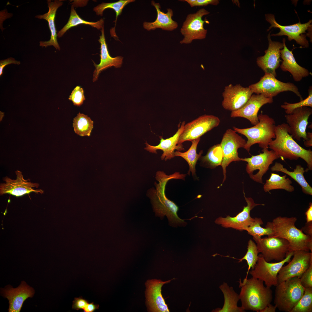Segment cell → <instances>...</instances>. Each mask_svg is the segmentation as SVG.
<instances>
[{"label":"cell","mask_w":312,"mask_h":312,"mask_svg":"<svg viewBox=\"0 0 312 312\" xmlns=\"http://www.w3.org/2000/svg\"><path fill=\"white\" fill-rule=\"evenodd\" d=\"M47 3L49 8L48 12L43 14L37 15L35 17L40 19H44L48 22L51 34L50 39L47 41H40L39 45L43 47L53 46L57 50H60V48L57 41V36L55 21L57 10L62 5L63 3L62 0H48Z\"/></svg>","instance_id":"obj_26"},{"label":"cell","mask_w":312,"mask_h":312,"mask_svg":"<svg viewBox=\"0 0 312 312\" xmlns=\"http://www.w3.org/2000/svg\"><path fill=\"white\" fill-rule=\"evenodd\" d=\"M276 137L269 144L268 148L283 160H297L301 158L307 163V170H312V151L299 145L288 132V125L283 123L276 125Z\"/></svg>","instance_id":"obj_2"},{"label":"cell","mask_w":312,"mask_h":312,"mask_svg":"<svg viewBox=\"0 0 312 312\" xmlns=\"http://www.w3.org/2000/svg\"><path fill=\"white\" fill-rule=\"evenodd\" d=\"M252 94L248 87H244L239 84H229L225 87L222 94V106L231 112L237 110L246 103Z\"/></svg>","instance_id":"obj_18"},{"label":"cell","mask_w":312,"mask_h":312,"mask_svg":"<svg viewBox=\"0 0 312 312\" xmlns=\"http://www.w3.org/2000/svg\"><path fill=\"white\" fill-rule=\"evenodd\" d=\"M293 256L292 259L280 270L277 276L278 283L294 277L300 278L312 263V252L296 250Z\"/></svg>","instance_id":"obj_14"},{"label":"cell","mask_w":312,"mask_h":312,"mask_svg":"<svg viewBox=\"0 0 312 312\" xmlns=\"http://www.w3.org/2000/svg\"><path fill=\"white\" fill-rule=\"evenodd\" d=\"M93 121L87 115L79 113L73 120L75 133L81 136H89L93 128Z\"/></svg>","instance_id":"obj_35"},{"label":"cell","mask_w":312,"mask_h":312,"mask_svg":"<svg viewBox=\"0 0 312 312\" xmlns=\"http://www.w3.org/2000/svg\"><path fill=\"white\" fill-rule=\"evenodd\" d=\"M171 280L163 281L153 279L148 280L145 283L146 303L148 310L150 312H169L167 304L162 296L161 291L163 285Z\"/></svg>","instance_id":"obj_21"},{"label":"cell","mask_w":312,"mask_h":312,"mask_svg":"<svg viewBox=\"0 0 312 312\" xmlns=\"http://www.w3.org/2000/svg\"><path fill=\"white\" fill-rule=\"evenodd\" d=\"M281 107L284 109L287 114H291L293 111L297 108L304 107H312V88L310 87L308 90V95L305 99L295 103H290L285 102L281 105Z\"/></svg>","instance_id":"obj_40"},{"label":"cell","mask_w":312,"mask_h":312,"mask_svg":"<svg viewBox=\"0 0 312 312\" xmlns=\"http://www.w3.org/2000/svg\"><path fill=\"white\" fill-rule=\"evenodd\" d=\"M73 301L72 308L77 311L80 309H83L87 304L88 301L83 299L82 297L79 298H75Z\"/></svg>","instance_id":"obj_44"},{"label":"cell","mask_w":312,"mask_h":312,"mask_svg":"<svg viewBox=\"0 0 312 312\" xmlns=\"http://www.w3.org/2000/svg\"><path fill=\"white\" fill-rule=\"evenodd\" d=\"M248 87L253 93L261 94L267 98H272L280 93L287 91L294 92L303 100L297 87L291 82H284L277 79L270 74L265 73L257 82Z\"/></svg>","instance_id":"obj_7"},{"label":"cell","mask_w":312,"mask_h":312,"mask_svg":"<svg viewBox=\"0 0 312 312\" xmlns=\"http://www.w3.org/2000/svg\"><path fill=\"white\" fill-rule=\"evenodd\" d=\"M185 122L183 121L181 124L180 122L178 125V129L176 133L172 137L166 139H164L162 136H160V142L158 145L153 146L149 144L146 142V147L145 149L149 152L157 153L156 151L160 150L163 151V153L161 156V160L166 161L174 157L175 150L180 151L184 150L183 144H178V140L180 135L183 130Z\"/></svg>","instance_id":"obj_24"},{"label":"cell","mask_w":312,"mask_h":312,"mask_svg":"<svg viewBox=\"0 0 312 312\" xmlns=\"http://www.w3.org/2000/svg\"><path fill=\"white\" fill-rule=\"evenodd\" d=\"M312 114V108L304 107L296 109L291 114L285 115L288 125L289 133L294 139L298 141L301 138L304 141L307 140V128L309 118Z\"/></svg>","instance_id":"obj_17"},{"label":"cell","mask_w":312,"mask_h":312,"mask_svg":"<svg viewBox=\"0 0 312 312\" xmlns=\"http://www.w3.org/2000/svg\"><path fill=\"white\" fill-rule=\"evenodd\" d=\"M1 292L2 296L9 300L8 312H19L24 302L28 298L32 297L35 291L32 287L23 281L16 288L8 285L4 288H1Z\"/></svg>","instance_id":"obj_22"},{"label":"cell","mask_w":312,"mask_h":312,"mask_svg":"<svg viewBox=\"0 0 312 312\" xmlns=\"http://www.w3.org/2000/svg\"><path fill=\"white\" fill-rule=\"evenodd\" d=\"M151 4L156 10L157 18L153 22H144L143 27L144 29L148 31H150L160 28L164 30L172 31L177 28V23L174 21L172 18L173 13L172 9H167V12L165 13L161 10V7L159 3H156L154 1H152Z\"/></svg>","instance_id":"obj_28"},{"label":"cell","mask_w":312,"mask_h":312,"mask_svg":"<svg viewBox=\"0 0 312 312\" xmlns=\"http://www.w3.org/2000/svg\"><path fill=\"white\" fill-rule=\"evenodd\" d=\"M307 222H312V203H310L309 207L305 212Z\"/></svg>","instance_id":"obj_48"},{"label":"cell","mask_w":312,"mask_h":312,"mask_svg":"<svg viewBox=\"0 0 312 312\" xmlns=\"http://www.w3.org/2000/svg\"><path fill=\"white\" fill-rule=\"evenodd\" d=\"M209 13L207 10L202 8L195 13L187 16L180 29V32L184 36L180 41L181 44H189L194 40L205 38L207 31L204 27L205 21L203 20L202 17Z\"/></svg>","instance_id":"obj_9"},{"label":"cell","mask_w":312,"mask_h":312,"mask_svg":"<svg viewBox=\"0 0 312 312\" xmlns=\"http://www.w3.org/2000/svg\"><path fill=\"white\" fill-rule=\"evenodd\" d=\"M272 171L281 172L289 175L301 187L302 192L306 194L312 195V188L305 179L304 174L308 171L300 165L298 164L293 171H289L284 167L281 164L278 162L275 163L271 168Z\"/></svg>","instance_id":"obj_30"},{"label":"cell","mask_w":312,"mask_h":312,"mask_svg":"<svg viewBox=\"0 0 312 312\" xmlns=\"http://www.w3.org/2000/svg\"><path fill=\"white\" fill-rule=\"evenodd\" d=\"M256 242L258 253H261L268 262L273 260L282 261L289 252V242L282 238L268 237L261 238Z\"/></svg>","instance_id":"obj_13"},{"label":"cell","mask_w":312,"mask_h":312,"mask_svg":"<svg viewBox=\"0 0 312 312\" xmlns=\"http://www.w3.org/2000/svg\"><path fill=\"white\" fill-rule=\"evenodd\" d=\"M134 0H120L112 3H102L94 7V11L97 15L102 16L103 12L106 9L111 8L113 9L116 13L115 25L118 16L120 15L124 8L129 3L133 2Z\"/></svg>","instance_id":"obj_37"},{"label":"cell","mask_w":312,"mask_h":312,"mask_svg":"<svg viewBox=\"0 0 312 312\" xmlns=\"http://www.w3.org/2000/svg\"><path fill=\"white\" fill-rule=\"evenodd\" d=\"M276 308V307L275 305H273L270 303L259 312H275Z\"/></svg>","instance_id":"obj_50"},{"label":"cell","mask_w":312,"mask_h":312,"mask_svg":"<svg viewBox=\"0 0 312 312\" xmlns=\"http://www.w3.org/2000/svg\"><path fill=\"white\" fill-rule=\"evenodd\" d=\"M223 157L222 149L219 144L210 147L206 154L201 156L200 159L203 166L212 169L221 165Z\"/></svg>","instance_id":"obj_34"},{"label":"cell","mask_w":312,"mask_h":312,"mask_svg":"<svg viewBox=\"0 0 312 312\" xmlns=\"http://www.w3.org/2000/svg\"><path fill=\"white\" fill-rule=\"evenodd\" d=\"M186 175L176 172L168 175L163 171H158L156 174L155 178L158 183L155 182L156 189H151L149 192V196L155 213L159 216H166L169 222L173 225H182L185 222L177 214L179 209L178 206L166 196V186L168 182L172 179L184 180Z\"/></svg>","instance_id":"obj_1"},{"label":"cell","mask_w":312,"mask_h":312,"mask_svg":"<svg viewBox=\"0 0 312 312\" xmlns=\"http://www.w3.org/2000/svg\"><path fill=\"white\" fill-rule=\"evenodd\" d=\"M258 253L257 245L252 239H250L248 242L247 250L246 253L242 258L238 259V263L241 262L244 260H246L248 266V271L245 279L247 278L250 269L252 270L254 268L258 260Z\"/></svg>","instance_id":"obj_38"},{"label":"cell","mask_w":312,"mask_h":312,"mask_svg":"<svg viewBox=\"0 0 312 312\" xmlns=\"http://www.w3.org/2000/svg\"><path fill=\"white\" fill-rule=\"evenodd\" d=\"M301 229L304 234L312 237V222H306Z\"/></svg>","instance_id":"obj_46"},{"label":"cell","mask_w":312,"mask_h":312,"mask_svg":"<svg viewBox=\"0 0 312 312\" xmlns=\"http://www.w3.org/2000/svg\"><path fill=\"white\" fill-rule=\"evenodd\" d=\"M219 118L213 115H204L185 125L178 140L179 144L199 138L220 124Z\"/></svg>","instance_id":"obj_11"},{"label":"cell","mask_w":312,"mask_h":312,"mask_svg":"<svg viewBox=\"0 0 312 312\" xmlns=\"http://www.w3.org/2000/svg\"><path fill=\"white\" fill-rule=\"evenodd\" d=\"M15 173L16 175V179H12L7 177L4 178L3 180L5 183H1L0 185L1 195L8 194L19 197L32 192L37 194L44 193V191L42 189L33 188L38 187L39 186L38 183L31 182L29 179H25L20 171L16 170Z\"/></svg>","instance_id":"obj_16"},{"label":"cell","mask_w":312,"mask_h":312,"mask_svg":"<svg viewBox=\"0 0 312 312\" xmlns=\"http://www.w3.org/2000/svg\"><path fill=\"white\" fill-rule=\"evenodd\" d=\"M68 99L72 101L74 105L78 106L81 105L85 100L83 88L79 86H76L72 91Z\"/></svg>","instance_id":"obj_41"},{"label":"cell","mask_w":312,"mask_h":312,"mask_svg":"<svg viewBox=\"0 0 312 312\" xmlns=\"http://www.w3.org/2000/svg\"><path fill=\"white\" fill-rule=\"evenodd\" d=\"M276 287L274 304L279 311L285 312H291L305 289L297 277L279 282Z\"/></svg>","instance_id":"obj_6"},{"label":"cell","mask_w":312,"mask_h":312,"mask_svg":"<svg viewBox=\"0 0 312 312\" xmlns=\"http://www.w3.org/2000/svg\"><path fill=\"white\" fill-rule=\"evenodd\" d=\"M101 34L99 36L98 41L101 44L100 61V63L97 64L94 62L95 68L93 73V81L97 80L100 73L108 68L114 66L116 68L120 67L122 63L123 57L118 56L115 57H111L107 49L105 39L104 27L101 30Z\"/></svg>","instance_id":"obj_25"},{"label":"cell","mask_w":312,"mask_h":312,"mask_svg":"<svg viewBox=\"0 0 312 312\" xmlns=\"http://www.w3.org/2000/svg\"><path fill=\"white\" fill-rule=\"evenodd\" d=\"M292 183L291 181L289 178H287L286 175L281 176L278 174L272 173L270 178L266 180L263 188L266 192L278 189L292 192L294 190V187L291 185Z\"/></svg>","instance_id":"obj_32"},{"label":"cell","mask_w":312,"mask_h":312,"mask_svg":"<svg viewBox=\"0 0 312 312\" xmlns=\"http://www.w3.org/2000/svg\"><path fill=\"white\" fill-rule=\"evenodd\" d=\"M236 132L234 130L227 129L220 144L223 154L221 165L224 175L223 183L226 179V167L233 161H241L242 158L238 155L237 150L240 148H244L246 142V141Z\"/></svg>","instance_id":"obj_10"},{"label":"cell","mask_w":312,"mask_h":312,"mask_svg":"<svg viewBox=\"0 0 312 312\" xmlns=\"http://www.w3.org/2000/svg\"><path fill=\"white\" fill-rule=\"evenodd\" d=\"M219 288L223 293L224 302L223 307L213 309V312H244L242 308L237 306V303L240 300L239 295L234 291L233 288L230 287L226 282L220 285Z\"/></svg>","instance_id":"obj_29"},{"label":"cell","mask_w":312,"mask_h":312,"mask_svg":"<svg viewBox=\"0 0 312 312\" xmlns=\"http://www.w3.org/2000/svg\"><path fill=\"white\" fill-rule=\"evenodd\" d=\"M259 122L249 128L240 129L233 127L236 132L245 136L247 139L244 148L249 153L251 147L258 144L262 149L268 148L270 142L276 137L275 122L273 118L262 113L258 115Z\"/></svg>","instance_id":"obj_5"},{"label":"cell","mask_w":312,"mask_h":312,"mask_svg":"<svg viewBox=\"0 0 312 312\" xmlns=\"http://www.w3.org/2000/svg\"><path fill=\"white\" fill-rule=\"evenodd\" d=\"M263 224L262 220L260 218H255L252 223L249 226L244 229L248 233L253 237L255 241L261 238V237L267 235L271 237L272 234V229L268 228H263L261 225Z\"/></svg>","instance_id":"obj_36"},{"label":"cell","mask_w":312,"mask_h":312,"mask_svg":"<svg viewBox=\"0 0 312 312\" xmlns=\"http://www.w3.org/2000/svg\"><path fill=\"white\" fill-rule=\"evenodd\" d=\"M104 20L100 19L96 22H90L82 19L77 14L73 6L71 7L70 15L67 23L57 33L58 38L62 37L70 28L80 24L88 25L96 28L101 29L103 27Z\"/></svg>","instance_id":"obj_33"},{"label":"cell","mask_w":312,"mask_h":312,"mask_svg":"<svg viewBox=\"0 0 312 312\" xmlns=\"http://www.w3.org/2000/svg\"><path fill=\"white\" fill-rule=\"evenodd\" d=\"M307 139L306 141H304V144L306 147H309L312 146V132H308L307 133Z\"/></svg>","instance_id":"obj_49"},{"label":"cell","mask_w":312,"mask_h":312,"mask_svg":"<svg viewBox=\"0 0 312 312\" xmlns=\"http://www.w3.org/2000/svg\"><path fill=\"white\" fill-rule=\"evenodd\" d=\"M270 31L268 35V49L265 51V54L258 57L257 63L265 73L270 74L276 77V70L280 66L281 50L283 47V43L272 41L271 39Z\"/></svg>","instance_id":"obj_20"},{"label":"cell","mask_w":312,"mask_h":312,"mask_svg":"<svg viewBox=\"0 0 312 312\" xmlns=\"http://www.w3.org/2000/svg\"><path fill=\"white\" fill-rule=\"evenodd\" d=\"M266 20L271 24L267 30L268 31L272 27L278 28L280 29V31L277 34H272V36H287L289 41L294 40L297 43L304 47H307L309 46L308 41L306 38V35L303 34L306 31L312 26V20H310L305 23H301L300 22L292 25H282L277 23L275 20L274 15L268 14L265 15Z\"/></svg>","instance_id":"obj_12"},{"label":"cell","mask_w":312,"mask_h":312,"mask_svg":"<svg viewBox=\"0 0 312 312\" xmlns=\"http://www.w3.org/2000/svg\"><path fill=\"white\" fill-rule=\"evenodd\" d=\"M241 291L239 296L241 307L244 310L259 312L271 303L273 298L270 288L265 286L263 282L252 277L244 279L242 282L239 279Z\"/></svg>","instance_id":"obj_4"},{"label":"cell","mask_w":312,"mask_h":312,"mask_svg":"<svg viewBox=\"0 0 312 312\" xmlns=\"http://www.w3.org/2000/svg\"><path fill=\"white\" fill-rule=\"evenodd\" d=\"M3 116H4V113L2 112L1 111H0V121H1L2 120V119L3 118Z\"/></svg>","instance_id":"obj_51"},{"label":"cell","mask_w":312,"mask_h":312,"mask_svg":"<svg viewBox=\"0 0 312 312\" xmlns=\"http://www.w3.org/2000/svg\"><path fill=\"white\" fill-rule=\"evenodd\" d=\"M180 1L186 2L191 7L205 6L209 4L217 5L219 3V1L218 0H185Z\"/></svg>","instance_id":"obj_43"},{"label":"cell","mask_w":312,"mask_h":312,"mask_svg":"<svg viewBox=\"0 0 312 312\" xmlns=\"http://www.w3.org/2000/svg\"><path fill=\"white\" fill-rule=\"evenodd\" d=\"M294 252H288L283 260L273 263L266 261L260 254L258 255L257 261L254 268L249 271V273L252 277L264 282L268 287L276 286L278 283L277 276L280 270L285 263L291 261Z\"/></svg>","instance_id":"obj_8"},{"label":"cell","mask_w":312,"mask_h":312,"mask_svg":"<svg viewBox=\"0 0 312 312\" xmlns=\"http://www.w3.org/2000/svg\"><path fill=\"white\" fill-rule=\"evenodd\" d=\"M312 312V287L305 288L304 294L290 312Z\"/></svg>","instance_id":"obj_39"},{"label":"cell","mask_w":312,"mask_h":312,"mask_svg":"<svg viewBox=\"0 0 312 312\" xmlns=\"http://www.w3.org/2000/svg\"><path fill=\"white\" fill-rule=\"evenodd\" d=\"M297 220L295 217L278 216L267 222L265 227L272 229L271 237L282 238L288 242L289 252L303 250L312 252V237L296 227Z\"/></svg>","instance_id":"obj_3"},{"label":"cell","mask_w":312,"mask_h":312,"mask_svg":"<svg viewBox=\"0 0 312 312\" xmlns=\"http://www.w3.org/2000/svg\"><path fill=\"white\" fill-rule=\"evenodd\" d=\"M13 64H15L19 65L20 61H17L12 57H10L7 59L2 60L0 62V76L3 74V70L4 67L6 65Z\"/></svg>","instance_id":"obj_45"},{"label":"cell","mask_w":312,"mask_h":312,"mask_svg":"<svg viewBox=\"0 0 312 312\" xmlns=\"http://www.w3.org/2000/svg\"><path fill=\"white\" fill-rule=\"evenodd\" d=\"M200 140V138H199L191 141L192 144L189 149L186 152H181L176 151L174 153V157H181L186 161L189 167L187 174L190 175L191 172L193 176L196 175L195 166L197 162L203 153L202 150L200 151L199 154L197 153V146Z\"/></svg>","instance_id":"obj_31"},{"label":"cell","mask_w":312,"mask_h":312,"mask_svg":"<svg viewBox=\"0 0 312 312\" xmlns=\"http://www.w3.org/2000/svg\"><path fill=\"white\" fill-rule=\"evenodd\" d=\"M273 102V98L266 97L262 94H252L242 107L231 112V116L244 118L255 125L259 122L258 113L260 108L264 105Z\"/></svg>","instance_id":"obj_23"},{"label":"cell","mask_w":312,"mask_h":312,"mask_svg":"<svg viewBox=\"0 0 312 312\" xmlns=\"http://www.w3.org/2000/svg\"><path fill=\"white\" fill-rule=\"evenodd\" d=\"M262 153L258 155L242 158L241 161L247 163L246 170L250 177L253 174L254 171L257 170L250 178L257 182L262 184L263 176L267 172L273 161L279 158L272 150H269L268 148L262 149Z\"/></svg>","instance_id":"obj_15"},{"label":"cell","mask_w":312,"mask_h":312,"mask_svg":"<svg viewBox=\"0 0 312 312\" xmlns=\"http://www.w3.org/2000/svg\"><path fill=\"white\" fill-rule=\"evenodd\" d=\"M99 305L94 304L93 302L88 303L83 309L84 312H93L99 308Z\"/></svg>","instance_id":"obj_47"},{"label":"cell","mask_w":312,"mask_h":312,"mask_svg":"<svg viewBox=\"0 0 312 312\" xmlns=\"http://www.w3.org/2000/svg\"><path fill=\"white\" fill-rule=\"evenodd\" d=\"M244 193L247 205L244 207L243 210L234 217L227 216L225 218L218 217L215 220L216 224L225 228H232L241 231L252 223L254 218L250 216L251 211L257 206L265 205L255 203L251 198L246 197L244 192Z\"/></svg>","instance_id":"obj_19"},{"label":"cell","mask_w":312,"mask_h":312,"mask_svg":"<svg viewBox=\"0 0 312 312\" xmlns=\"http://www.w3.org/2000/svg\"><path fill=\"white\" fill-rule=\"evenodd\" d=\"M283 47L280 52L281 57L283 60L280 67L283 71H288L292 75L294 80L300 81L303 78L308 76L310 73L306 68L299 65L294 56L292 51L287 47L285 38L283 39Z\"/></svg>","instance_id":"obj_27"},{"label":"cell","mask_w":312,"mask_h":312,"mask_svg":"<svg viewBox=\"0 0 312 312\" xmlns=\"http://www.w3.org/2000/svg\"><path fill=\"white\" fill-rule=\"evenodd\" d=\"M302 285L305 288L312 287V263L300 278Z\"/></svg>","instance_id":"obj_42"}]
</instances>
